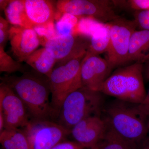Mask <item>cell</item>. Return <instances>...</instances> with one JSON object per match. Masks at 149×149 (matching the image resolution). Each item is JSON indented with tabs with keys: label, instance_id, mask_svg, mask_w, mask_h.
<instances>
[{
	"label": "cell",
	"instance_id": "6da1fadb",
	"mask_svg": "<svg viewBox=\"0 0 149 149\" xmlns=\"http://www.w3.org/2000/svg\"><path fill=\"white\" fill-rule=\"evenodd\" d=\"M1 82L20 98L32 119L50 120L56 118L49 100L51 94L49 77L36 72H24L19 76H6Z\"/></svg>",
	"mask_w": 149,
	"mask_h": 149
},
{
	"label": "cell",
	"instance_id": "7a4b0ae2",
	"mask_svg": "<svg viewBox=\"0 0 149 149\" xmlns=\"http://www.w3.org/2000/svg\"><path fill=\"white\" fill-rule=\"evenodd\" d=\"M102 114L107 124L125 139L138 145L145 138L148 115L141 104L116 99L104 105Z\"/></svg>",
	"mask_w": 149,
	"mask_h": 149
},
{
	"label": "cell",
	"instance_id": "3957f363",
	"mask_svg": "<svg viewBox=\"0 0 149 149\" xmlns=\"http://www.w3.org/2000/svg\"><path fill=\"white\" fill-rule=\"evenodd\" d=\"M101 93L83 87L70 94L62 104L57 123L70 131L85 118L101 116L104 104Z\"/></svg>",
	"mask_w": 149,
	"mask_h": 149
},
{
	"label": "cell",
	"instance_id": "277c9868",
	"mask_svg": "<svg viewBox=\"0 0 149 149\" xmlns=\"http://www.w3.org/2000/svg\"><path fill=\"white\" fill-rule=\"evenodd\" d=\"M142 71L143 65L138 62L117 70L104 83L101 93L118 100L141 103L147 95Z\"/></svg>",
	"mask_w": 149,
	"mask_h": 149
},
{
	"label": "cell",
	"instance_id": "5b68a950",
	"mask_svg": "<svg viewBox=\"0 0 149 149\" xmlns=\"http://www.w3.org/2000/svg\"><path fill=\"white\" fill-rule=\"evenodd\" d=\"M85 56L74 58L54 68L49 77L51 105L56 118L62 104L70 94L83 87L81 69Z\"/></svg>",
	"mask_w": 149,
	"mask_h": 149
},
{
	"label": "cell",
	"instance_id": "8992f818",
	"mask_svg": "<svg viewBox=\"0 0 149 149\" xmlns=\"http://www.w3.org/2000/svg\"><path fill=\"white\" fill-rule=\"evenodd\" d=\"M27 137L31 149H52L65 141L70 131L52 120L30 118L21 128Z\"/></svg>",
	"mask_w": 149,
	"mask_h": 149
},
{
	"label": "cell",
	"instance_id": "52a82bcc",
	"mask_svg": "<svg viewBox=\"0 0 149 149\" xmlns=\"http://www.w3.org/2000/svg\"><path fill=\"white\" fill-rule=\"evenodd\" d=\"M29 113L20 98L5 83L0 85V133L4 129H19L29 120Z\"/></svg>",
	"mask_w": 149,
	"mask_h": 149
},
{
	"label": "cell",
	"instance_id": "ba28073f",
	"mask_svg": "<svg viewBox=\"0 0 149 149\" xmlns=\"http://www.w3.org/2000/svg\"><path fill=\"white\" fill-rule=\"evenodd\" d=\"M110 29V41L107 60L112 68L128 62V50L130 37L136 31V22L118 17L108 22Z\"/></svg>",
	"mask_w": 149,
	"mask_h": 149
},
{
	"label": "cell",
	"instance_id": "9c48e42d",
	"mask_svg": "<svg viewBox=\"0 0 149 149\" xmlns=\"http://www.w3.org/2000/svg\"><path fill=\"white\" fill-rule=\"evenodd\" d=\"M111 3L106 0H59L56 7L61 15L67 13L79 17H91L103 23L119 17L116 14Z\"/></svg>",
	"mask_w": 149,
	"mask_h": 149
},
{
	"label": "cell",
	"instance_id": "30bf717a",
	"mask_svg": "<svg viewBox=\"0 0 149 149\" xmlns=\"http://www.w3.org/2000/svg\"><path fill=\"white\" fill-rule=\"evenodd\" d=\"M85 37L74 34L58 35L47 40L44 47L55 59L58 65H62L73 59L85 56L90 42Z\"/></svg>",
	"mask_w": 149,
	"mask_h": 149
},
{
	"label": "cell",
	"instance_id": "8fae6325",
	"mask_svg": "<svg viewBox=\"0 0 149 149\" xmlns=\"http://www.w3.org/2000/svg\"><path fill=\"white\" fill-rule=\"evenodd\" d=\"M112 69L107 59L99 56L85 55L81 69L83 87L100 92L102 86L109 77Z\"/></svg>",
	"mask_w": 149,
	"mask_h": 149
},
{
	"label": "cell",
	"instance_id": "7c38bea8",
	"mask_svg": "<svg viewBox=\"0 0 149 149\" xmlns=\"http://www.w3.org/2000/svg\"><path fill=\"white\" fill-rule=\"evenodd\" d=\"M11 49L17 61L21 63L37 50L41 42L33 28L12 26L9 30Z\"/></svg>",
	"mask_w": 149,
	"mask_h": 149
},
{
	"label": "cell",
	"instance_id": "4fadbf2b",
	"mask_svg": "<svg viewBox=\"0 0 149 149\" xmlns=\"http://www.w3.org/2000/svg\"><path fill=\"white\" fill-rule=\"evenodd\" d=\"M106 128V123L101 116H91L73 126L70 134L74 141L89 149L98 144L102 139Z\"/></svg>",
	"mask_w": 149,
	"mask_h": 149
},
{
	"label": "cell",
	"instance_id": "5bb4252c",
	"mask_svg": "<svg viewBox=\"0 0 149 149\" xmlns=\"http://www.w3.org/2000/svg\"><path fill=\"white\" fill-rule=\"evenodd\" d=\"M24 2L27 18L33 29L54 22L56 12L52 1L24 0Z\"/></svg>",
	"mask_w": 149,
	"mask_h": 149
},
{
	"label": "cell",
	"instance_id": "9a60e30c",
	"mask_svg": "<svg viewBox=\"0 0 149 149\" xmlns=\"http://www.w3.org/2000/svg\"><path fill=\"white\" fill-rule=\"evenodd\" d=\"M149 51V31H135L130 37L128 50V61L141 63L148 57Z\"/></svg>",
	"mask_w": 149,
	"mask_h": 149
},
{
	"label": "cell",
	"instance_id": "2e32d148",
	"mask_svg": "<svg viewBox=\"0 0 149 149\" xmlns=\"http://www.w3.org/2000/svg\"><path fill=\"white\" fill-rule=\"evenodd\" d=\"M24 62L36 72L48 77L56 63L55 59L45 47L36 50L25 59Z\"/></svg>",
	"mask_w": 149,
	"mask_h": 149
},
{
	"label": "cell",
	"instance_id": "e0dca14e",
	"mask_svg": "<svg viewBox=\"0 0 149 149\" xmlns=\"http://www.w3.org/2000/svg\"><path fill=\"white\" fill-rule=\"evenodd\" d=\"M4 10L6 20L13 26L33 28L27 18L24 0L9 1Z\"/></svg>",
	"mask_w": 149,
	"mask_h": 149
},
{
	"label": "cell",
	"instance_id": "ac0fdd59",
	"mask_svg": "<svg viewBox=\"0 0 149 149\" xmlns=\"http://www.w3.org/2000/svg\"><path fill=\"white\" fill-rule=\"evenodd\" d=\"M106 125L104 136L98 144L99 149H139L138 144L121 136L107 123Z\"/></svg>",
	"mask_w": 149,
	"mask_h": 149
},
{
	"label": "cell",
	"instance_id": "d6986e66",
	"mask_svg": "<svg viewBox=\"0 0 149 149\" xmlns=\"http://www.w3.org/2000/svg\"><path fill=\"white\" fill-rule=\"evenodd\" d=\"M110 41V29L108 23L97 29L91 38L86 55L98 56L107 52Z\"/></svg>",
	"mask_w": 149,
	"mask_h": 149
},
{
	"label": "cell",
	"instance_id": "ffe728a7",
	"mask_svg": "<svg viewBox=\"0 0 149 149\" xmlns=\"http://www.w3.org/2000/svg\"><path fill=\"white\" fill-rule=\"evenodd\" d=\"M3 149H31L26 135L21 128L4 129L0 133Z\"/></svg>",
	"mask_w": 149,
	"mask_h": 149
},
{
	"label": "cell",
	"instance_id": "44dd1931",
	"mask_svg": "<svg viewBox=\"0 0 149 149\" xmlns=\"http://www.w3.org/2000/svg\"><path fill=\"white\" fill-rule=\"evenodd\" d=\"M104 24L91 17H81L72 34L91 38L96 30Z\"/></svg>",
	"mask_w": 149,
	"mask_h": 149
},
{
	"label": "cell",
	"instance_id": "7402d4cb",
	"mask_svg": "<svg viewBox=\"0 0 149 149\" xmlns=\"http://www.w3.org/2000/svg\"><path fill=\"white\" fill-rule=\"evenodd\" d=\"M55 24L58 35H67L72 34L80 17L69 13L61 14Z\"/></svg>",
	"mask_w": 149,
	"mask_h": 149
},
{
	"label": "cell",
	"instance_id": "603a6c76",
	"mask_svg": "<svg viewBox=\"0 0 149 149\" xmlns=\"http://www.w3.org/2000/svg\"><path fill=\"white\" fill-rule=\"evenodd\" d=\"M24 68L21 63L14 60L4 50V47L0 46V71L12 73L22 71Z\"/></svg>",
	"mask_w": 149,
	"mask_h": 149
},
{
	"label": "cell",
	"instance_id": "cb8c5ba5",
	"mask_svg": "<svg viewBox=\"0 0 149 149\" xmlns=\"http://www.w3.org/2000/svg\"><path fill=\"white\" fill-rule=\"evenodd\" d=\"M34 29L37 32L40 39L41 38L44 39L43 45L47 40L58 35H57L55 25L54 22L42 27H35Z\"/></svg>",
	"mask_w": 149,
	"mask_h": 149
},
{
	"label": "cell",
	"instance_id": "d4e9b609",
	"mask_svg": "<svg viewBox=\"0 0 149 149\" xmlns=\"http://www.w3.org/2000/svg\"><path fill=\"white\" fill-rule=\"evenodd\" d=\"M136 23L144 29L149 31V10L136 12Z\"/></svg>",
	"mask_w": 149,
	"mask_h": 149
},
{
	"label": "cell",
	"instance_id": "484cf974",
	"mask_svg": "<svg viewBox=\"0 0 149 149\" xmlns=\"http://www.w3.org/2000/svg\"><path fill=\"white\" fill-rule=\"evenodd\" d=\"M9 22L6 19L0 17V46L4 47L8 38L10 28Z\"/></svg>",
	"mask_w": 149,
	"mask_h": 149
},
{
	"label": "cell",
	"instance_id": "4316f807",
	"mask_svg": "<svg viewBox=\"0 0 149 149\" xmlns=\"http://www.w3.org/2000/svg\"><path fill=\"white\" fill-rule=\"evenodd\" d=\"M85 147L75 141H64L52 149H85Z\"/></svg>",
	"mask_w": 149,
	"mask_h": 149
},
{
	"label": "cell",
	"instance_id": "83f0119b",
	"mask_svg": "<svg viewBox=\"0 0 149 149\" xmlns=\"http://www.w3.org/2000/svg\"><path fill=\"white\" fill-rule=\"evenodd\" d=\"M131 8L137 10H149V0H130L128 1Z\"/></svg>",
	"mask_w": 149,
	"mask_h": 149
},
{
	"label": "cell",
	"instance_id": "f1b7e54d",
	"mask_svg": "<svg viewBox=\"0 0 149 149\" xmlns=\"http://www.w3.org/2000/svg\"><path fill=\"white\" fill-rule=\"evenodd\" d=\"M141 104L143 109L148 115H149V90L148 93L147 94L146 97Z\"/></svg>",
	"mask_w": 149,
	"mask_h": 149
},
{
	"label": "cell",
	"instance_id": "f546056e",
	"mask_svg": "<svg viewBox=\"0 0 149 149\" xmlns=\"http://www.w3.org/2000/svg\"><path fill=\"white\" fill-rule=\"evenodd\" d=\"M9 1H5V0H1L0 3H1V9L4 10L6 6L8 4Z\"/></svg>",
	"mask_w": 149,
	"mask_h": 149
},
{
	"label": "cell",
	"instance_id": "4dcf8cb0",
	"mask_svg": "<svg viewBox=\"0 0 149 149\" xmlns=\"http://www.w3.org/2000/svg\"><path fill=\"white\" fill-rule=\"evenodd\" d=\"M141 149H149V143L144 145Z\"/></svg>",
	"mask_w": 149,
	"mask_h": 149
},
{
	"label": "cell",
	"instance_id": "1f68e13d",
	"mask_svg": "<svg viewBox=\"0 0 149 149\" xmlns=\"http://www.w3.org/2000/svg\"><path fill=\"white\" fill-rule=\"evenodd\" d=\"M89 149H99V146L98 145H97L95 146L92 147V148H90Z\"/></svg>",
	"mask_w": 149,
	"mask_h": 149
},
{
	"label": "cell",
	"instance_id": "d6a6232c",
	"mask_svg": "<svg viewBox=\"0 0 149 149\" xmlns=\"http://www.w3.org/2000/svg\"><path fill=\"white\" fill-rule=\"evenodd\" d=\"M148 77L149 78V74H148Z\"/></svg>",
	"mask_w": 149,
	"mask_h": 149
}]
</instances>
